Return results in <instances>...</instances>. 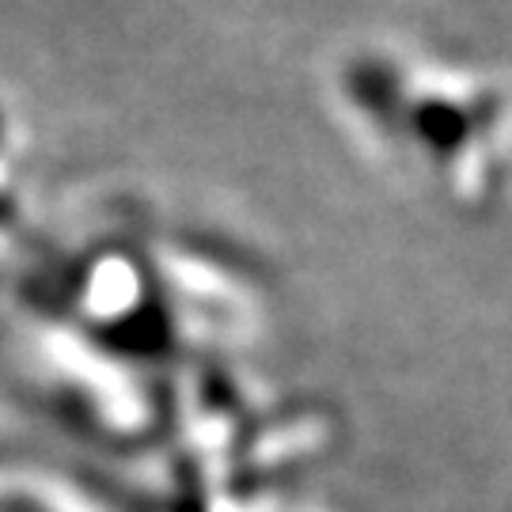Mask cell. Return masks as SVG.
<instances>
[{"label": "cell", "mask_w": 512, "mask_h": 512, "mask_svg": "<svg viewBox=\"0 0 512 512\" xmlns=\"http://www.w3.org/2000/svg\"><path fill=\"white\" fill-rule=\"evenodd\" d=\"M327 103L395 183L482 213L512 186V76L399 38H357L327 65Z\"/></svg>", "instance_id": "6da1fadb"}]
</instances>
